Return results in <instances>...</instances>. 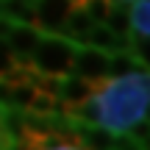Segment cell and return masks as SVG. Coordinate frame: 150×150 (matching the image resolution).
I'll return each mask as SVG.
<instances>
[{
  "label": "cell",
  "mask_w": 150,
  "mask_h": 150,
  "mask_svg": "<svg viewBox=\"0 0 150 150\" xmlns=\"http://www.w3.org/2000/svg\"><path fill=\"white\" fill-rule=\"evenodd\" d=\"M70 8L72 0H33V25L42 33H59Z\"/></svg>",
  "instance_id": "5"
},
{
  "label": "cell",
  "mask_w": 150,
  "mask_h": 150,
  "mask_svg": "<svg viewBox=\"0 0 150 150\" xmlns=\"http://www.w3.org/2000/svg\"><path fill=\"white\" fill-rule=\"evenodd\" d=\"M78 3H81V0H72V6H78Z\"/></svg>",
  "instance_id": "12"
},
{
  "label": "cell",
  "mask_w": 150,
  "mask_h": 150,
  "mask_svg": "<svg viewBox=\"0 0 150 150\" xmlns=\"http://www.w3.org/2000/svg\"><path fill=\"white\" fill-rule=\"evenodd\" d=\"M106 81V78H103ZM103 81H89V78H81V75H64L61 78V86H59V100L67 103V106H78L83 103L86 97H92L97 89H100Z\"/></svg>",
  "instance_id": "6"
},
{
  "label": "cell",
  "mask_w": 150,
  "mask_h": 150,
  "mask_svg": "<svg viewBox=\"0 0 150 150\" xmlns=\"http://www.w3.org/2000/svg\"><path fill=\"white\" fill-rule=\"evenodd\" d=\"M39 36H42V31H39L33 22H11L8 33H6V42H8L11 53H14V64H22V67H31V50L36 47Z\"/></svg>",
  "instance_id": "4"
},
{
  "label": "cell",
  "mask_w": 150,
  "mask_h": 150,
  "mask_svg": "<svg viewBox=\"0 0 150 150\" xmlns=\"http://www.w3.org/2000/svg\"><path fill=\"white\" fill-rule=\"evenodd\" d=\"M103 25H106V28H111L114 33H122V36H125V33L131 31V17H128V8H125L122 3H120L117 8L111 6V11L106 14V20H103Z\"/></svg>",
  "instance_id": "8"
},
{
  "label": "cell",
  "mask_w": 150,
  "mask_h": 150,
  "mask_svg": "<svg viewBox=\"0 0 150 150\" xmlns=\"http://www.w3.org/2000/svg\"><path fill=\"white\" fill-rule=\"evenodd\" d=\"M75 45L64 33H42L36 47L31 50V67L42 75H64L72 72V59H75Z\"/></svg>",
  "instance_id": "2"
},
{
  "label": "cell",
  "mask_w": 150,
  "mask_h": 150,
  "mask_svg": "<svg viewBox=\"0 0 150 150\" xmlns=\"http://www.w3.org/2000/svg\"><path fill=\"white\" fill-rule=\"evenodd\" d=\"M11 136L6 134V128H3V117H0V150H11Z\"/></svg>",
  "instance_id": "11"
},
{
  "label": "cell",
  "mask_w": 150,
  "mask_h": 150,
  "mask_svg": "<svg viewBox=\"0 0 150 150\" xmlns=\"http://www.w3.org/2000/svg\"><path fill=\"white\" fill-rule=\"evenodd\" d=\"M108 150H114V147H108Z\"/></svg>",
  "instance_id": "14"
},
{
  "label": "cell",
  "mask_w": 150,
  "mask_h": 150,
  "mask_svg": "<svg viewBox=\"0 0 150 150\" xmlns=\"http://www.w3.org/2000/svg\"><path fill=\"white\" fill-rule=\"evenodd\" d=\"M131 31H136L139 36H147L150 33V0H131Z\"/></svg>",
  "instance_id": "7"
},
{
  "label": "cell",
  "mask_w": 150,
  "mask_h": 150,
  "mask_svg": "<svg viewBox=\"0 0 150 150\" xmlns=\"http://www.w3.org/2000/svg\"><path fill=\"white\" fill-rule=\"evenodd\" d=\"M95 97H97V106H100L97 125L114 131V134H125L139 117L147 114V103H150L147 70L106 78L100 83V89L95 92Z\"/></svg>",
  "instance_id": "1"
},
{
  "label": "cell",
  "mask_w": 150,
  "mask_h": 150,
  "mask_svg": "<svg viewBox=\"0 0 150 150\" xmlns=\"http://www.w3.org/2000/svg\"><path fill=\"white\" fill-rule=\"evenodd\" d=\"M36 150H83L78 142H50V145H42Z\"/></svg>",
  "instance_id": "10"
},
{
  "label": "cell",
  "mask_w": 150,
  "mask_h": 150,
  "mask_svg": "<svg viewBox=\"0 0 150 150\" xmlns=\"http://www.w3.org/2000/svg\"><path fill=\"white\" fill-rule=\"evenodd\" d=\"M72 72L89 81H103L108 78V53L95 45H75V59H72Z\"/></svg>",
  "instance_id": "3"
},
{
  "label": "cell",
  "mask_w": 150,
  "mask_h": 150,
  "mask_svg": "<svg viewBox=\"0 0 150 150\" xmlns=\"http://www.w3.org/2000/svg\"><path fill=\"white\" fill-rule=\"evenodd\" d=\"M120 3H131V0H120Z\"/></svg>",
  "instance_id": "13"
},
{
  "label": "cell",
  "mask_w": 150,
  "mask_h": 150,
  "mask_svg": "<svg viewBox=\"0 0 150 150\" xmlns=\"http://www.w3.org/2000/svg\"><path fill=\"white\" fill-rule=\"evenodd\" d=\"M11 67H14V53H11V47H8V42H6V36H0V78H3Z\"/></svg>",
  "instance_id": "9"
}]
</instances>
